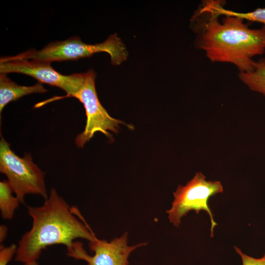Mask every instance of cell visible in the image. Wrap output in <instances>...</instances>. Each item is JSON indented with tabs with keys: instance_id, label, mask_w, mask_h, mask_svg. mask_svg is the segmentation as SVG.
<instances>
[{
	"instance_id": "2",
	"label": "cell",
	"mask_w": 265,
	"mask_h": 265,
	"mask_svg": "<svg viewBox=\"0 0 265 265\" xmlns=\"http://www.w3.org/2000/svg\"><path fill=\"white\" fill-rule=\"evenodd\" d=\"M27 212L32 219V226L19 241L17 262L37 261L49 246L62 244L68 248L77 238L91 241L96 237L78 209L71 208L54 188L42 205L28 206Z\"/></svg>"
},
{
	"instance_id": "11",
	"label": "cell",
	"mask_w": 265,
	"mask_h": 265,
	"mask_svg": "<svg viewBox=\"0 0 265 265\" xmlns=\"http://www.w3.org/2000/svg\"><path fill=\"white\" fill-rule=\"evenodd\" d=\"M13 191L6 180L0 182V211L1 217L4 220L11 219L16 210L21 203L16 196H13Z\"/></svg>"
},
{
	"instance_id": "13",
	"label": "cell",
	"mask_w": 265,
	"mask_h": 265,
	"mask_svg": "<svg viewBox=\"0 0 265 265\" xmlns=\"http://www.w3.org/2000/svg\"><path fill=\"white\" fill-rule=\"evenodd\" d=\"M17 246L15 244L5 247L0 245V265H7L16 254Z\"/></svg>"
},
{
	"instance_id": "5",
	"label": "cell",
	"mask_w": 265,
	"mask_h": 265,
	"mask_svg": "<svg viewBox=\"0 0 265 265\" xmlns=\"http://www.w3.org/2000/svg\"><path fill=\"white\" fill-rule=\"evenodd\" d=\"M223 191V187L220 181H207L201 172H196L185 186H179L174 192L172 207L166 211L170 222L175 226L179 227L182 217L189 211H194L198 214L200 211L204 210L211 219L212 237L217 223L208 205V201L210 197Z\"/></svg>"
},
{
	"instance_id": "8",
	"label": "cell",
	"mask_w": 265,
	"mask_h": 265,
	"mask_svg": "<svg viewBox=\"0 0 265 265\" xmlns=\"http://www.w3.org/2000/svg\"><path fill=\"white\" fill-rule=\"evenodd\" d=\"M127 237V232L109 242L95 237L89 241V248L94 252L92 256L87 254L81 242L75 241L67 248V255L75 259L84 260L88 265H129L128 258L131 253L146 243L128 246Z\"/></svg>"
},
{
	"instance_id": "7",
	"label": "cell",
	"mask_w": 265,
	"mask_h": 265,
	"mask_svg": "<svg viewBox=\"0 0 265 265\" xmlns=\"http://www.w3.org/2000/svg\"><path fill=\"white\" fill-rule=\"evenodd\" d=\"M0 73L5 74L17 73L28 75L36 79L39 82L61 89L69 97H74L77 94L85 77V73L62 75L53 68L50 62L16 59L12 56L0 58Z\"/></svg>"
},
{
	"instance_id": "1",
	"label": "cell",
	"mask_w": 265,
	"mask_h": 265,
	"mask_svg": "<svg viewBox=\"0 0 265 265\" xmlns=\"http://www.w3.org/2000/svg\"><path fill=\"white\" fill-rule=\"evenodd\" d=\"M219 0H204L191 17L190 26L196 34L194 46L212 62L228 63L239 73L252 70L253 57L265 52V26L251 28L244 20L221 15Z\"/></svg>"
},
{
	"instance_id": "10",
	"label": "cell",
	"mask_w": 265,
	"mask_h": 265,
	"mask_svg": "<svg viewBox=\"0 0 265 265\" xmlns=\"http://www.w3.org/2000/svg\"><path fill=\"white\" fill-rule=\"evenodd\" d=\"M238 78L250 90L265 96V57L255 61L252 70L239 73Z\"/></svg>"
},
{
	"instance_id": "16",
	"label": "cell",
	"mask_w": 265,
	"mask_h": 265,
	"mask_svg": "<svg viewBox=\"0 0 265 265\" xmlns=\"http://www.w3.org/2000/svg\"><path fill=\"white\" fill-rule=\"evenodd\" d=\"M24 265H39L37 261L24 264Z\"/></svg>"
},
{
	"instance_id": "15",
	"label": "cell",
	"mask_w": 265,
	"mask_h": 265,
	"mask_svg": "<svg viewBox=\"0 0 265 265\" xmlns=\"http://www.w3.org/2000/svg\"><path fill=\"white\" fill-rule=\"evenodd\" d=\"M7 227L4 225L0 227V242L1 243L5 238L7 235Z\"/></svg>"
},
{
	"instance_id": "12",
	"label": "cell",
	"mask_w": 265,
	"mask_h": 265,
	"mask_svg": "<svg viewBox=\"0 0 265 265\" xmlns=\"http://www.w3.org/2000/svg\"><path fill=\"white\" fill-rule=\"evenodd\" d=\"M223 3V1L221 0L218 6V11L221 16H237L244 20L261 23L265 26V8H258L250 12H239L225 9Z\"/></svg>"
},
{
	"instance_id": "14",
	"label": "cell",
	"mask_w": 265,
	"mask_h": 265,
	"mask_svg": "<svg viewBox=\"0 0 265 265\" xmlns=\"http://www.w3.org/2000/svg\"><path fill=\"white\" fill-rule=\"evenodd\" d=\"M234 248L241 257L242 265H265V254L263 257L257 259L243 253L237 247L235 246Z\"/></svg>"
},
{
	"instance_id": "4",
	"label": "cell",
	"mask_w": 265,
	"mask_h": 265,
	"mask_svg": "<svg viewBox=\"0 0 265 265\" xmlns=\"http://www.w3.org/2000/svg\"><path fill=\"white\" fill-rule=\"evenodd\" d=\"M0 171L7 177L21 203H24L27 194L39 195L45 200L48 198L45 173L32 161L29 154L23 158L17 155L2 136L0 141Z\"/></svg>"
},
{
	"instance_id": "9",
	"label": "cell",
	"mask_w": 265,
	"mask_h": 265,
	"mask_svg": "<svg viewBox=\"0 0 265 265\" xmlns=\"http://www.w3.org/2000/svg\"><path fill=\"white\" fill-rule=\"evenodd\" d=\"M47 91L40 82L31 86H23L16 83L5 74L0 75V113L8 103L32 93H43Z\"/></svg>"
},
{
	"instance_id": "6",
	"label": "cell",
	"mask_w": 265,
	"mask_h": 265,
	"mask_svg": "<svg viewBox=\"0 0 265 265\" xmlns=\"http://www.w3.org/2000/svg\"><path fill=\"white\" fill-rule=\"evenodd\" d=\"M96 73L92 69L85 72L83 82L74 97L83 104L86 116L84 130L75 139L76 144L79 148H82L97 132H102L112 139V135L109 132H117L119 125L124 124L121 120L110 116L101 105L96 90Z\"/></svg>"
},
{
	"instance_id": "3",
	"label": "cell",
	"mask_w": 265,
	"mask_h": 265,
	"mask_svg": "<svg viewBox=\"0 0 265 265\" xmlns=\"http://www.w3.org/2000/svg\"><path fill=\"white\" fill-rule=\"evenodd\" d=\"M100 52L108 53L114 65H120L128 56L126 46L117 34L114 33L100 43L88 44L79 37H72L64 41L51 42L40 50L30 49L12 56L16 59L39 60L51 63L89 57Z\"/></svg>"
}]
</instances>
